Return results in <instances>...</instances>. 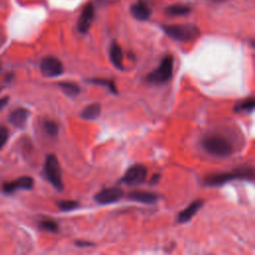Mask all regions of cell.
Returning a JSON list of instances; mask_svg holds the SVG:
<instances>
[{"label":"cell","instance_id":"obj_8","mask_svg":"<svg viewBox=\"0 0 255 255\" xmlns=\"http://www.w3.org/2000/svg\"><path fill=\"white\" fill-rule=\"evenodd\" d=\"M95 17V8L92 4H87L84 7L82 14L78 20V30L80 33L86 34L90 30L92 22Z\"/></svg>","mask_w":255,"mask_h":255},{"label":"cell","instance_id":"obj_14","mask_svg":"<svg viewBox=\"0 0 255 255\" xmlns=\"http://www.w3.org/2000/svg\"><path fill=\"white\" fill-rule=\"evenodd\" d=\"M28 117H29V111L23 108H19L14 110L10 114L9 121L13 126L17 128H22L26 124Z\"/></svg>","mask_w":255,"mask_h":255},{"label":"cell","instance_id":"obj_26","mask_svg":"<svg viewBox=\"0 0 255 255\" xmlns=\"http://www.w3.org/2000/svg\"><path fill=\"white\" fill-rule=\"evenodd\" d=\"M8 100H9V98H8V97H5V98L0 99V110H1L2 108H4V107L7 105Z\"/></svg>","mask_w":255,"mask_h":255},{"label":"cell","instance_id":"obj_12","mask_svg":"<svg viewBox=\"0 0 255 255\" xmlns=\"http://www.w3.org/2000/svg\"><path fill=\"white\" fill-rule=\"evenodd\" d=\"M131 13L136 19L140 21H145L150 18L152 11L150 7L145 3V1H143V0H139L137 3L132 5Z\"/></svg>","mask_w":255,"mask_h":255},{"label":"cell","instance_id":"obj_28","mask_svg":"<svg viewBox=\"0 0 255 255\" xmlns=\"http://www.w3.org/2000/svg\"><path fill=\"white\" fill-rule=\"evenodd\" d=\"M211 1L214 3H220V2H223L224 0H211Z\"/></svg>","mask_w":255,"mask_h":255},{"label":"cell","instance_id":"obj_11","mask_svg":"<svg viewBox=\"0 0 255 255\" xmlns=\"http://www.w3.org/2000/svg\"><path fill=\"white\" fill-rule=\"evenodd\" d=\"M130 201L142 203V204H154L157 202L158 197L155 194L149 193V192H142V191H134L128 194L127 197Z\"/></svg>","mask_w":255,"mask_h":255},{"label":"cell","instance_id":"obj_5","mask_svg":"<svg viewBox=\"0 0 255 255\" xmlns=\"http://www.w3.org/2000/svg\"><path fill=\"white\" fill-rule=\"evenodd\" d=\"M44 174L46 179L56 190H58L59 192L63 190L64 185L62 181V172L56 155H47L44 164Z\"/></svg>","mask_w":255,"mask_h":255},{"label":"cell","instance_id":"obj_17","mask_svg":"<svg viewBox=\"0 0 255 255\" xmlns=\"http://www.w3.org/2000/svg\"><path fill=\"white\" fill-rule=\"evenodd\" d=\"M166 13L173 16H185L191 13V7L187 5L175 4L166 8Z\"/></svg>","mask_w":255,"mask_h":255},{"label":"cell","instance_id":"obj_4","mask_svg":"<svg viewBox=\"0 0 255 255\" xmlns=\"http://www.w3.org/2000/svg\"><path fill=\"white\" fill-rule=\"evenodd\" d=\"M173 71H174V58L171 55H167L161 60L159 66L148 75L147 80L151 84H154V85H160V84L166 83L172 78Z\"/></svg>","mask_w":255,"mask_h":255},{"label":"cell","instance_id":"obj_21","mask_svg":"<svg viewBox=\"0 0 255 255\" xmlns=\"http://www.w3.org/2000/svg\"><path fill=\"white\" fill-rule=\"evenodd\" d=\"M39 226L43 229V230H46V231H49V232H57L59 230V226H58V223L50 218H45V219H42L40 222H39Z\"/></svg>","mask_w":255,"mask_h":255},{"label":"cell","instance_id":"obj_2","mask_svg":"<svg viewBox=\"0 0 255 255\" xmlns=\"http://www.w3.org/2000/svg\"><path fill=\"white\" fill-rule=\"evenodd\" d=\"M163 32L174 40L181 42H191L199 38L201 31L194 24H174L163 25Z\"/></svg>","mask_w":255,"mask_h":255},{"label":"cell","instance_id":"obj_27","mask_svg":"<svg viewBox=\"0 0 255 255\" xmlns=\"http://www.w3.org/2000/svg\"><path fill=\"white\" fill-rule=\"evenodd\" d=\"M159 178H160V176L158 175V174H155V175H153V178H152V180H151V184H153V185H155L158 181H159Z\"/></svg>","mask_w":255,"mask_h":255},{"label":"cell","instance_id":"obj_24","mask_svg":"<svg viewBox=\"0 0 255 255\" xmlns=\"http://www.w3.org/2000/svg\"><path fill=\"white\" fill-rule=\"evenodd\" d=\"M9 138V131L5 127H0V150H1Z\"/></svg>","mask_w":255,"mask_h":255},{"label":"cell","instance_id":"obj_7","mask_svg":"<svg viewBox=\"0 0 255 255\" xmlns=\"http://www.w3.org/2000/svg\"><path fill=\"white\" fill-rule=\"evenodd\" d=\"M40 70L45 77H58L64 72L62 62L52 56L45 57L41 61Z\"/></svg>","mask_w":255,"mask_h":255},{"label":"cell","instance_id":"obj_13","mask_svg":"<svg viewBox=\"0 0 255 255\" xmlns=\"http://www.w3.org/2000/svg\"><path fill=\"white\" fill-rule=\"evenodd\" d=\"M203 204H204L203 200H198V201L192 203L185 210L180 212V214L178 216V221L181 223L190 221L195 216V214L201 209Z\"/></svg>","mask_w":255,"mask_h":255},{"label":"cell","instance_id":"obj_25","mask_svg":"<svg viewBox=\"0 0 255 255\" xmlns=\"http://www.w3.org/2000/svg\"><path fill=\"white\" fill-rule=\"evenodd\" d=\"M75 244H76L77 246H79V247H88V246H91V245H92V243H90V242H88V241H82V240L77 241Z\"/></svg>","mask_w":255,"mask_h":255},{"label":"cell","instance_id":"obj_18","mask_svg":"<svg viewBox=\"0 0 255 255\" xmlns=\"http://www.w3.org/2000/svg\"><path fill=\"white\" fill-rule=\"evenodd\" d=\"M254 106H255V101L253 98H247L243 101L238 102L235 107H234V111L236 113H241V112H252L254 110Z\"/></svg>","mask_w":255,"mask_h":255},{"label":"cell","instance_id":"obj_22","mask_svg":"<svg viewBox=\"0 0 255 255\" xmlns=\"http://www.w3.org/2000/svg\"><path fill=\"white\" fill-rule=\"evenodd\" d=\"M43 128L45 130V132L51 136V137H56L58 135V131H59V128H58V125L54 122V121H50V120H46L44 123H43Z\"/></svg>","mask_w":255,"mask_h":255},{"label":"cell","instance_id":"obj_10","mask_svg":"<svg viewBox=\"0 0 255 255\" xmlns=\"http://www.w3.org/2000/svg\"><path fill=\"white\" fill-rule=\"evenodd\" d=\"M34 186V180L30 177H22L15 181L5 183L3 185V191L6 194L15 193L18 190H31Z\"/></svg>","mask_w":255,"mask_h":255},{"label":"cell","instance_id":"obj_23","mask_svg":"<svg viewBox=\"0 0 255 255\" xmlns=\"http://www.w3.org/2000/svg\"><path fill=\"white\" fill-rule=\"evenodd\" d=\"M79 203L75 201H63L58 204V207L62 211H71L79 207Z\"/></svg>","mask_w":255,"mask_h":255},{"label":"cell","instance_id":"obj_9","mask_svg":"<svg viewBox=\"0 0 255 255\" xmlns=\"http://www.w3.org/2000/svg\"><path fill=\"white\" fill-rule=\"evenodd\" d=\"M124 197V192L119 188H110L101 191L95 196V201L100 204H109L119 202Z\"/></svg>","mask_w":255,"mask_h":255},{"label":"cell","instance_id":"obj_16","mask_svg":"<svg viewBox=\"0 0 255 255\" xmlns=\"http://www.w3.org/2000/svg\"><path fill=\"white\" fill-rule=\"evenodd\" d=\"M101 114V106L99 103H93L89 106H87L85 108L82 113H81V117L85 120H95L97 119Z\"/></svg>","mask_w":255,"mask_h":255},{"label":"cell","instance_id":"obj_6","mask_svg":"<svg viewBox=\"0 0 255 255\" xmlns=\"http://www.w3.org/2000/svg\"><path fill=\"white\" fill-rule=\"evenodd\" d=\"M148 176V169L143 164H135L132 165L124 177L121 179L120 183L129 185V186H136L144 183Z\"/></svg>","mask_w":255,"mask_h":255},{"label":"cell","instance_id":"obj_19","mask_svg":"<svg viewBox=\"0 0 255 255\" xmlns=\"http://www.w3.org/2000/svg\"><path fill=\"white\" fill-rule=\"evenodd\" d=\"M59 87L66 95L70 97H75L80 93V88L78 87V85L71 82H62L59 84Z\"/></svg>","mask_w":255,"mask_h":255},{"label":"cell","instance_id":"obj_3","mask_svg":"<svg viewBox=\"0 0 255 255\" xmlns=\"http://www.w3.org/2000/svg\"><path fill=\"white\" fill-rule=\"evenodd\" d=\"M202 145L208 153L215 156H228L232 153V146L230 142L219 135L206 136L203 140Z\"/></svg>","mask_w":255,"mask_h":255},{"label":"cell","instance_id":"obj_15","mask_svg":"<svg viewBox=\"0 0 255 255\" xmlns=\"http://www.w3.org/2000/svg\"><path fill=\"white\" fill-rule=\"evenodd\" d=\"M110 58H111V61H112V63L114 64V66L116 68L123 70L124 54H123L121 46L118 43H116V42H113L111 44V47H110Z\"/></svg>","mask_w":255,"mask_h":255},{"label":"cell","instance_id":"obj_29","mask_svg":"<svg viewBox=\"0 0 255 255\" xmlns=\"http://www.w3.org/2000/svg\"><path fill=\"white\" fill-rule=\"evenodd\" d=\"M0 68H1V65H0Z\"/></svg>","mask_w":255,"mask_h":255},{"label":"cell","instance_id":"obj_20","mask_svg":"<svg viewBox=\"0 0 255 255\" xmlns=\"http://www.w3.org/2000/svg\"><path fill=\"white\" fill-rule=\"evenodd\" d=\"M89 82L93 83V84H98L101 85V86H106L112 93L114 94H118V90L115 85V82L113 80H107V79H91L89 80Z\"/></svg>","mask_w":255,"mask_h":255},{"label":"cell","instance_id":"obj_1","mask_svg":"<svg viewBox=\"0 0 255 255\" xmlns=\"http://www.w3.org/2000/svg\"><path fill=\"white\" fill-rule=\"evenodd\" d=\"M253 178H254L253 168L249 166H244V167H239L237 169H234L232 172L209 175L205 177L204 185L208 187H217L234 180L253 181Z\"/></svg>","mask_w":255,"mask_h":255}]
</instances>
